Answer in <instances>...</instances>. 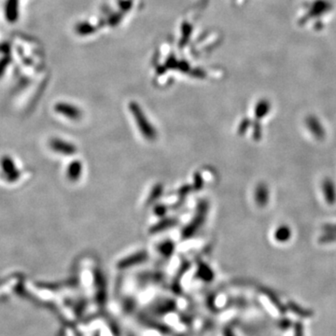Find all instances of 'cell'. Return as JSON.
I'll use <instances>...</instances> for the list:
<instances>
[{
    "mask_svg": "<svg viewBox=\"0 0 336 336\" xmlns=\"http://www.w3.org/2000/svg\"><path fill=\"white\" fill-rule=\"evenodd\" d=\"M166 212H167V209H166V207L163 206V205H159V206H157V207L155 208V209H154V213H155L157 216H160V217L164 216V215L166 214Z\"/></svg>",
    "mask_w": 336,
    "mask_h": 336,
    "instance_id": "cell-18",
    "label": "cell"
},
{
    "mask_svg": "<svg viewBox=\"0 0 336 336\" xmlns=\"http://www.w3.org/2000/svg\"><path fill=\"white\" fill-rule=\"evenodd\" d=\"M321 190L326 204L334 206L336 204V184L333 178L325 177L321 183Z\"/></svg>",
    "mask_w": 336,
    "mask_h": 336,
    "instance_id": "cell-4",
    "label": "cell"
},
{
    "mask_svg": "<svg viewBox=\"0 0 336 336\" xmlns=\"http://www.w3.org/2000/svg\"><path fill=\"white\" fill-rule=\"evenodd\" d=\"M51 147L53 151L64 155H72L77 152L75 145L61 139H53L51 142Z\"/></svg>",
    "mask_w": 336,
    "mask_h": 336,
    "instance_id": "cell-7",
    "label": "cell"
},
{
    "mask_svg": "<svg viewBox=\"0 0 336 336\" xmlns=\"http://www.w3.org/2000/svg\"><path fill=\"white\" fill-rule=\"evenodd\" d=\"M306 125L310 133L312 134L314 138L318 140L324 139L326 133L322 124L319 123V121L316 117L310 116L306 119Z\"/></svg>",
    "mask_w": 336,
    "mask_h": 336,
    "instance_id": "cell-6",
    "label": "cell"
},
{
    "mask_svg": "<svg viewBox=\"0 0 336 336\" xmlns=\"http://www.w3.org/2000/svg\"><path fill=\"white\" fill-rule=\"evenodd\" d=\"M95 283H96V288H97V296L98 300L100 301H104L105 292H106V286H105V278L103 274L97 270L95 272Z\"/></svg>",
    "mask_w": 336,
    "mask_h": 336,
    "instance_id": "cell-11",
    "label": "cell"
},
{
    "mask_svg": "<svg viewBox=\"0 0 336 336\" xmlns=\"http://www.w3.org/2000/svg\"><path fill=\"white\" fill-rule=\"evenodd\" d=\"M295 336H302V330H301V325H297L296 327V333Z\"/></svg>",
    "mask_w": 336,
    "mask_h": 336,
    "instance_id": "cell-19",
    "label": "cell"
},
{
    "mask_svg": "<svg viewBox=\"0 0 336 336\" xmlns=\"http://www.w3.org/2000/svg\"><path fill=\"white\" fill-rule=\"evenodd\" d=\"M148 259V253L147 251L145 250H142V251H139L137 253H134L132 255L127 256L124 259H122L118 265H117V267L119 269H122V270H124V269H127V268H130V267L135 266V265H140L144 262H146Z\"/></svg>",
    "mask_w": 336,
    "mask_h": 336,
    "instance_id": "cell-3",
    "label": "cell"
},
{
    "mask_svg": "<svg viewBox=\"0 0 336 336\" xmlns=\"http://www.w3.org/2000/svg\"><path fill=\"white\" fill-rule=\"evenodd\" d=\"M209 213V203L207 201H201L198 204L197 209L195 211V215L194 216L193 220L190 221L189 225H187L182 231V238L187 239L192 237L194 234L197 232L201 226L204 224L207 219Z\"/></svg>",
    "mask_w": 336,
    "mask_h": 336,
    "instance_id": "cell-1",
    "label": "cell"
},
{
    "mask_svg": "<svg viewBox=\"0 0 336 336\" xmlns=\"http://www.w3.org/2000/svg\"><path fill=\"white\" fill-rule=\"evenodd\" d=\"M254 200L259 208L266 207L270 201V189L265 182L258 183L254 192Z\"/></svg>",
    "mask_w": 336,
    "mask_h": 336,
    "instance_id": "cell-5",
    "label": "cell"
},
{
    "mask_svg": "<svg viewBox=\"0 0 336 336\" xmlns=\"http://www.w3.org/2000/svg\"><path fill=\"white\" fill-rule=\"evenodd\" d=\"M162 192H163V186L162 184L158 183V184L153 186L151 194L147 199V204H152L155 201H157L159 198L162 196Z\"/></svg>",
    "mask_w": 336,
    "mask_h": 336,
    "instance_id": "cell-14",
    "label": "cell"
},
{
    "mask_svg": "<svg viewBox=\"0 0 336 336\" xmlns=\"http://www.w3.org/2000/svg\"><path fill=\"white\" fill-rule=\"evenodd\" d=\"M192 189H193L192 186H183L182 188H180V189L178 190V196H179V197H185L186 195H189V193L191 192Z\"/></svg>",
    "mask_w": 336,
    "mask_h": 336,
    "instance_id": "cell-17",
    "label": "cell"
},
{
    "mask_svg": "<svg viewBox=\"0 0 336 336\" xmlns=\"http://www.w3.org/2000/svg\"><path fill=\"white\" fill-rule=\"evenodd\" d=\"M175 250V244L172 242L171 240H166L163 241L160 246H159V251L161 252V254L164 257H170L173 255Z\"/></svg>",
    "mask_w": 336,
    "mask_h": 336,
    "instance_id": "cell-13",
    "label": "cell"
},
{
    "mask_svg": "<svg viewBox=\"0 0 336 336\" xmlns=\"http://www.w3.org/2000/svg\"><path fill=\"white\" fill-rule=\"evenodd\" d=\"M292 237V230L289 225L281 224L274 232V239L278 243H287Z\"/></svg>",
    "mask_w": 336,
    "mask_h": 336,
    "instance_id": "cell-8",
    "label": "cell"
},
{
    "mask_svg": "<svg viewBox=\"0 0 336 336\" xmlns=\"http://www.w3.org/2000/svg\"><path fill=\"white\" fill-rule=\"evenodd\" d=\"M203 185H204V180H203L202 176L199 173H195L194 175V184L192 186L193 189L195 191H200L203 188Z\"/></svg>",
    "mask_w": 336,
    "mask_h": 336,
    "instance_id": "cell-16",
    "label": "cell"
},
{
    "mask_svg": "<svg viewBox=\"0 0 336 336\" xmlns=\"http://www.w3.org/2000/svg\"><path fill=\"white\" fill-rule=\"evenodd\" d=\"M58 110L65 114L66 116L70 117V118H72V119H77L78 117L80 116V111L75 108V107H72V106H59Z\"/></svg>",
    "mask_w": 336,
    "mask_h": 336,
    "instance_id": "cell-15",
    "label": "cell"
},
{
    "mask_svg": "<svg viewBox=\"0 0 336 336\" xmlns=\"http://www.w3.org/2000/svg\"><path fill=\"white\" fill-rule=\"evenodd\" d=\"M132 112L136 118L139 131L142 135V137L147 140H154L157 138V133L154 127L151 125V123L148 122L146 117L140 111L138 106H133Z\"/></svg>",
    "mask_w": 336,
    "mask_h": 336,
    "instance_id": "cell-2",
    "label": "cell"
},
{
    "mask_svg": "<svg viewBox=\"0 0 336 336\" xmlns=\"http://www.w3.org/2000/svg\"><path fill=\"white\" fill-rule=\"evenodd\" d=\"M198 276L204 281H211L214 278V274L212 270L207 265L201 264L198 267Z\"/></svg>",
    "mask_w": 336,
    "mask_h": 336,
    "instance_id": "cell-12",
    "label": "cell"
},
{
    "mask_svg": "<svg viewBox=\"0 0 336 336\" xmlns=\"http://www.w3.org/2000/svg\"><path fill=\"white\" fill-rule=\"evenodd\" d=\"M225 336H235L233 334H232V332H231V330H229V331H227L226 333H225Z\"/></svg>",
    "mask_w": 336,
    "mask_h": 336,
    "instance_id": "cell-20",
    "label": "cell"
},
{
    "mask_svg": "<svg viewBox=\"0 0 336 336\" xmlns=\"http://www.w3.org/2000/svg\"><path fill=\"white\" fill-rule=\"evenodd\" d=\"M177 220L173 218H165L150 228V233H158L177 225Z\"/></svg>",
    "mask_w": 336,
    "mask_h": 336,
    "instance_id": "cell-10",
    "label": "cell"
},
{
    "mask_svg": "<svg viewBox=\"0 0 336 336\" xmlns=\"http://www.w3.org/2000/svg\"><path fill=\"white\" fill-rule=\"evenodd\" d=\"M83 171V165L80 161H73L70 162V166L67 170V175L71 181H77L80 179Z\"/></svg>",
    "mask_w": 336,
    "mask_h": 336,
    "instance_id": "cell-9",
    "label": "cell"
}]
</instances>
